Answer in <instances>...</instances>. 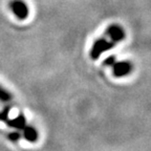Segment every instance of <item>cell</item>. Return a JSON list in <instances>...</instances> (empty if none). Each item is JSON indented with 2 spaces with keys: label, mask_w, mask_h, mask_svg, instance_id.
<instances>
[{
  "label": "cell",
  "mask_w": 151,
  "mask_h": 151,
  "mask_svg": "<svg viewBox=\"0 0 151 151\" xmlns=\"http://www.w3.org/2000/svg\"><path fill=\"white\" fill-rule=\"evenodd\" d=\"M116 45V43H113L112 41H110L109 39L106 38H99L94 41L93 45H92L91 50H90V58L92 60L99 59V57L101 56L103 52H105L106 50H109L110 48H112Z\"/></svg>",
  "instance_id": "6da1fadb"
},
{
  "label": "cell",
  "mask_w": 151,
  "mask_h": 151,
  "mask_svg": "<svg viewBox=\"0 0 151 151\" xmlns=\"http://www.w3.org/2000/svg\"><path fill=\"white\" fill-rule=\"evenodd\" d=\"M12 12L19 20H25L29 15V9L23 0H13L9 3Z\"/></svg>",
  "instance_id": "7a4b0ae2"
},
{
  "label": "cell",
  "mask_w": 151,
  "mask_h": 151,
  "mask_svg": "<svg viewBox=\"0 0 151 151\" xmlns=\"http://www.w3.org/2000/svg\"><path fill=\"white\" fill-rule=\"evenodd\" d=\"M105 34L109 38V40L116 44L124 40V38H125V32H124L123 27H121L118 24H111L110 26H108Z\"/></svg>",
  "instance_id": "3957f363"
},
{
  "label": "cell",
  "mask_w": 151,
  "mask_h": 151,
  "mask_svg": "<svg viewBox=\"0 0 151 151\" xmlns=\"http://www.w3.org/2000/svg\"><path fill=\"white\" fill-rule=\"evenodd\" d=\"M132 70V64L128 61L114 62L112 65V73L116 78H122L129 75Z\"/></svg>",
  "instance_id": "277c9868"
},
{
  "label": "cell",
  "mask_w": 151,
  "mask_h": 151,
  "mask_svg": "<svg viewBox=\"0 0 151 151\" xmlns=\"http://www.w3.org/2000/svg\"><path fill=\"white\" fill-rule=\"evenodd\" d=\"M23 137L26 141L31 142V143H35L38 139V132L32 126H25L23 128Z\"/></svg>",
  "instance_id": "5b68a950"
},
{
  "label": "cell",
  "mask_w": 151,
  "mask_h": 151,
  "mask_svg": "<svg viewBox=\"0 0 151 151\" xmlns=\"http://www.w3.org/2000/svg\"><path fill=\"white\" fill-rule=\"evenodd\" d=\"M6 123L9 127L17 128V129H23L25 127V118L22 114H20L18 118H15L13 120H7Z\"/></svg>",
  "instance_id": "8992f818"
},
{
  "label": "cell",
  "mask_w": 151,
  "mask_h": 151,
  "mask_svg": "<svg viewBox=\"0 0 151 151\" xmlns=\"http://www.w3.org/2000/svg\"><path fill=\"white\" fill-rule=\"evenodd\" d=\"M12 100V94L9 93L6 89L0 86V101L1 102H9Z\"/></svg>",
  "instance_id": "52a82bcc"
},
{
  "label": "cell",
  "mask_w": 151,
  "mask_h": 151,
  "mask_svg": "<svg viewBox=\"0 0 151 151\" xmlns=\"http://www.w3.org/2000/svg\"><path fill=\"white\" fill-rule=\"evenodd\" d=\"M11 111V107H5L1 112H0V121H4L6 122L9 120V114Z\"/></svg>",
  "instance_id": "ba28073f"
},
{
  "label": "cell",
  "mask_w": 151,
  "mask_h": 151,
  "mask_svg": "<svg viewBox=\"0 0 151 151\" xmlns=\"http://www.w3.org/2000/svg\"><path fill=\"white\" fill-rule=\"evenodd\" d=\"M21 137V135H20V133L19 132H12V133H9V139H11V141H13V142H16V141H18L19 139Z\"/></svg>",
  "instance_id": "9c48e42d"
},
{
  "label": "cell",
  "mask_w": 151,
  "mask_h": 151,
  "mask_svg": "<svg viewBox=\"0 0 151 151\" xmlns=\"http://www.w3.org/2000/svg\"><path fill=\"white\" fill-rule=\"evenodd\" d=\"M113 63H114V57L113 56L109 57V58H107V59L104 61V65H106V66L113 65Z\"/></svg>",
  "instance_id": "30bf717a"
}]
</instances>
